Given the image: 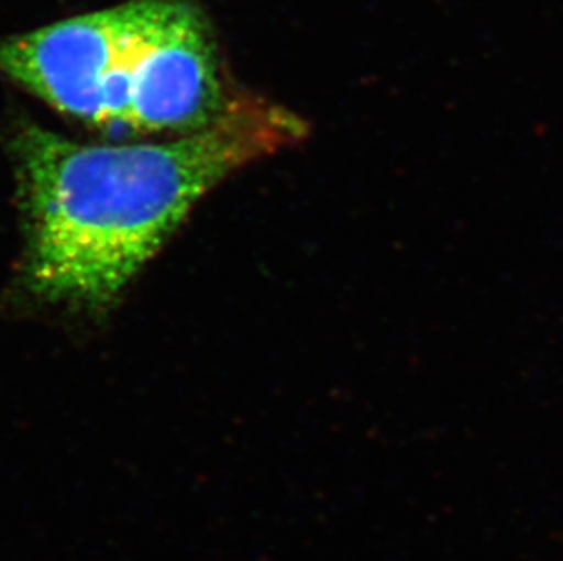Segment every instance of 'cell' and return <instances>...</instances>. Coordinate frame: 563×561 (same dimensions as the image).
<instances>
[{"instance_id":"cell-1","label":"cell","mask_w":563,"mask_h":561,"mask_svg":"<svg viewBox=\"0 0 563 561\" xmlns=\"http://www.w3.org/2000/svg\"><path fill=\"white\" fill-rule=\"evenodd\" d=\"M307 132L301 117L251 94L168 143L91 146L24 124L13 148L26 201L27 285L52 301H110L210 188Z\"/></svg>"},{"instance_id":"cell-2","label":"cell","mask_w":563,"mask_h":561,"mask_svg":"<svg viewBox=\"0 0 563 561\" xmlns=\"http://www.w3.org/2000/svg\"><path fill=\"white\" fill-rule=\"evenodd\" d=\"M0 74L64 116L115 132H197L234 97L191 0H132L4 38Z\"/></svg>"}]
</instances>
